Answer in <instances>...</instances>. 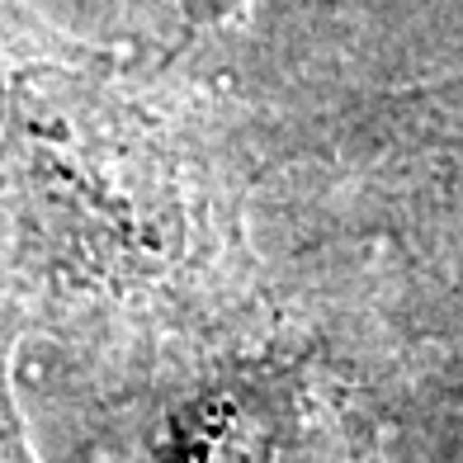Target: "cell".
Listing matches in <instances>:
<instances>
[{"label":"cell","mask_w":463,"mask_h":463,"mask_svg":"<svg viewBox=\"0 0 463 463\" xmlns=\"http://www.w3.org/2000/svg\"><path fill=\"white\" fill-rule=\"evenodd\" d=\"M10 123L48 227L104 275H152L180 246V199L142 123L61 71L19 76Z\"/></svg>","instance_id":"1"},{"label":"cell","mask_w":463,"mask_h":463,"mask_svg":"<svg viewBox=\"0 0 463 463\" xmlns=\"http://www.w3.org/2000/svg\"><path fill=\"white\" fill-rule=\"evenodd\" d=\"M0 463H33V454L24 445V430H19V411L5 397V388H0Z\"/></svg>","instance_id":"2"},{"label":"cell","mask_w":463,"mask_h":463,"mask_svg":"<svg viewBox=\"0 0 463 463\" xmlns=\"http://www.w3.org/2000/svg\"><path fill=\"white\" fill-rule=\"evenodd\" d=\"M232 5H237V0H199V10H203V14H227Z\"/></svg>","instance_id":"3"}]
</instances>
